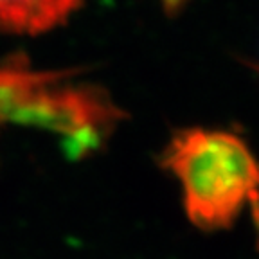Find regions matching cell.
Returning a JSON list of instances; mask_svg holds the SVG:
<instances>
[{
  "instance_id": "cell-3",
  "label": "cell",
  "mask_w": 259,
  "mask_h": 259,
  "mask_svg": "<svg viewBox=\"0 0 259 259\" xmlns=\"http://www.w3.org/2000/svg\"><path fill=\"white\" fill-rule=\"evenodd\" d=\"M85 0H0V29L40 34L65 24Z\"/></svg>"
},
{
  "instance_id": "cell-4",
  "label": "cell",
  "mask_w": 259,
  "mask_h": 259,
  "mask_svg": "<svg viewBox=\"0 0 259 259\" xmlns=\"http://www.w3.org/2000/svg\"><path fill=\"white\" fill-rule=\"evenodd\" d=\"M255 223H257V227H259V220H257V222H255Z\"/></svg>"
},
{
  "instance_id": "cell-2",
  "label": "cell",
  "mask_w": 259,
  "mask_h": 259,
  "mask_svg": "<svg viewBox=\"0 0 259 259\" xmlns=\"http://www.w3.org/2000/svg\"><path fill=\"white\" fill-rule=\"evenodd\" d=\"M70 72L31 70L25 60L0 65V119L61 135L70 158L99 151L126 117L105 89L67 83Z\"/></svg>"
},
{
  "instance_id": "cell-1",
  "label": "cell",
  "mask_w": 259,
  "mask_h": 259,
  "mask_svg": "<svg viewBox=\"0 0 259 259\" xmlns=\"http://www.w3.org/2000/svg\"><path fill=\"white\" fill-rule=\"evenodd\" d=\"M182 189L189 222L200 231H225L250 207L259 220V158L229 130L184 128L160 153Z\"/></svg>"
}]
</instances>
